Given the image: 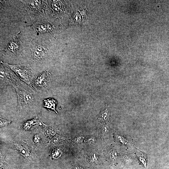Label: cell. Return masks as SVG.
<instances>
[{
	"instance_id": "277c9868",
	"label": "cell",
	"mask_w": 169,
	"mask_h": 169,
	"mask_svg": "<svg viewBox=\"0 0 169 169\" xmlns=\"http://www.w3.org/2000/svg\"><path fill=\"white\" fill-rule=\"evenodd\" d=\"M14 87L17 92L18 105L23 106L32 105L34 101V98L31 93L24 88L16 86Z\"/></svg>"
},
{
	"instance_id": "2e32d148",
	"label": "cell",
	"mask_w": 169,
	"mask_h": 169,
	"mask_svg": "<svg viewBox=\"0 0 169 169\" xmlns=\"http://www.w3.org/2000/svg\"><path fill=\"white\" fill-rule=\"evenodd\" d=\"M21 148H20V151L21 154L22 155H24V156H27V154H28V151L27 148H25L26 147L24 146H21Z\"/></svg>"
},
{
	"instance_id": "30bf717a",
	"label": "cell",
	"mask_w": 169,
	"mask_h": 169,
	"mask_svg": "<svg viewBox=\"0 0 169 169\" xmlns=\"http://www.w3.org/2000/svg\"><path fill=\"white\" fill-rule=\"evenodd\" d=\"M98 157L95 153H89L87 156V160L90 162H95L98 160Z\"/></svg>"
},
{
	"instance_id": "9a60e30c",
	"label": "cell",
	"mask_w": 169,
	"mask_h": 169,
	"mask_svg": "<svg viewBox=\"0 0 169 169\" xmlns=\"http://www.w3.org/2000/svg\"><path fill=\"white\" fill-rule=\"evenodd\" d=\"M0 127L8 125L12 123L11 121L0 118Z\"/></svg>"
},
{
	"instance_id": "ffe728a7",
	"label": "cell",
	"mask_w": 169,
	"mask_h": 169,
	"mask_svg": "<svg viewBox=\"0 0 169 169\" xmlns=\"http://www.w3.org/2000/svg\"><path fill=\"white\" fill-rule=\"evenodd\" d=\"M72 169H84L82 167L79 166H76L74 167Z\"/></svg>"
},
{
	"instance_id": "9c48e42d",
	"label": "cell",
	"mask_w": 169,
	"mask_h": 169,
	"mask_svg": "<svg viewBox=\"0 0 169 169\" xmlns=\"http://www.w3.org/2000/svg\"><path fill=\"white\" fill-rule=\"evenodd\" d=\"M39 121V119L37 118L27 121L23 124V128L25 130L30 129L32 126L38 124Z\"/></svg>"
},
{
	"instance_id": "7c38bea8",
	"label": "cell",
	"mask_w": 169,
	"mask_h": 169,
	"mask_svg": "<svg viewBox=\"0 0 169 169\" xmlns=\"http://www.w3.org/2000/svg\"><path fill=\"white\" fill-rule=\"evenodd\" d=\"M62 152L61 150L59 149L55 150L53 152L52 156L53 158L54 159L59 158L61 155Z\"/></svg>"
},
{
	"instance_id": "ac0fdd59",
	"label": "cell",
	"mask_w": 169,
	"mask_h": 169,
	"mask_svg": "<svg viewBox=\"0 0 169 169\" xmlns=\"http://www.w3.org/2000/svg\"><path fill=\"white\" fill-rule=\"evenodd\" d=\"M40 137L38 135H35L34 137V141L35 143H38L40 140Z\"/></svg>"
},
{
	"instance_id": "d6986e66",
	"label": "cell",
	"mask_w": 169,
	"mask_h": 169,
	"mask_svg": "<svg viewBox=\"0 0 169 169\" xmlns=\"http://www.w3.org/2000/svg\"><path fill=\"white\" fill-rule=\"evenodd\" d=\"M102 130V131L104 133H106L108 131V127L107 126H104Z\"/></svg>"
},
{
	"instance_id": "6da1fadb",
	"label": "cell",
	"mask_w": 169,
	"mask_h": 169,
	"mask_svg": "<svg viewBox=\"0 0 169 169\" xmlns=\"http://www.w3.org/2000/svg\"><path fill=\"white\" fill-rule=\"evenodd\" d=\"M28 13L34 15H41L46 13L49 10L47 1L20 0Z\"/></svg>"
},
{
	"instance_id": "4fadbf2b",
	"label": "cell",
	"mask_w": 169,
	"mask_h": 169,
	"mask_svg": "<svg viewBox=\"0 0 169 169\" xmlns=\"http://www.w3.org/2000/svg\"><path fill=\"white\" fill-rule=\"evenodd\" d=\"M84 139V137L82 135H79L75 137L73 141L74 143H80L82 142Z\"/></svg>"
},
{
	"instance_id": "ba28073f",
	"label": "cell",
	"mask_w": 169,
	"mask_h": 169,
	"mask_svg": "<svg viewBox=\"0 0 169 169\" xmlns=\"http://www.w3.org/2000/svg\"><path fill=\"white\" fill-rule=\"evenodd\" d=\"M43 104L44 107L48 109L54 111L57 113L55 107L57 104L56 100L53 98H48L43 100Z\"/></svg>"
},
{
	"instance_id": "52a82bcc",
	"label": "cell",
	"mask_w": 169,
	"mask_h": 169,
	"mask_svg": "<svg viewBox=\"0 0 169 169\" xmlns=\"http://www.w3.org/2000/svg\"><path fill=\"white\" fill-rule=\"evenodd\" d=\"M32 27L35 30L40 33H49L53 29L51 23L46 20L36 22L33 23Z\"/></svg>"
},
{
	"instance_id": "3957f363",
	"label": "cell",
	"mask_w": 169,
	"mask_h": 169,
	"mask_svg": "<svg viewBox=\"0 0 169 169\" xmlns=\"http://www.w3.org/2000/svg\"><path fill=\"white\" fill-rule=\"evenodd\" d=\"M51 76L48 71H43L34 78L30 85L38 90H49L51 87Z\"/></svg>"
},
{
	"instance_id": "e0dca14e",
	"label": "cell",
	"mask_w": 169,
	"mask_h": 169,
	"mask_svg": "<svg viewBox=\"0 0 169 169\" xmlns=\"http://www.w3.org/2000/svg\"><path fill=\"white\" fill-rule=\"evenodd\" d=\"M117 138L120 142L123 144H126L127 143L126 140L120 135H118Z\"/></svg>"
},
{
	"instance_id": "8fae6325",
	"label": "cell",
	"mask_w": 169,
	"mask_h": 169,
	"mask_svg": "<svg viewBox=\"0 0 169 169\" xmlns=\"http://www.w3.org/2000/svg\"><path fill=\"white\" fill-rule=\"evenodd\" d=\"M109 115V111L107 109H106L101 113L100 117V118L102 120H106L108 118Z\"/></svg>"
},
{
	"instance_id": "5bb4252c",
	"label": "cell",
	"mask_w": 169,
	"mask_h": 169,
	"mask_svg": "<svg viewBox=\"0 0 169 169\" xmlns=\"http://www.w3.org/2000/svg\"><path fill=\"white\" fill-rule=\"evenodd\" d=\"M96 141V138L93 136H90L86 138L85 140V142L86 143L91 144H94Z\"/></svg>"
},
{
	"instance_id": "5b68a950",
	"label": "cell",
	"mask_w": 169,
	"mask_h": 169,
	"mask_svg": "<svg viewBox=\"0 0 169 169\" xmlns=\"http://www.w3.org/2000/svg\"><path fill=\"white\" fill-rule=\"evenodd\" d=\"M25 46L17 36H14L10 40L3 49L6 53L12 54H19L25 49Z\"/></svg>"
},
{
	"instance_id": "8992f818",
	"label": "cell",
	"mask_w": 169,
	"mask_h": 169,
	"mask_svg": "<svg viewBox=\"0 0 169 169\" xmlns=\"http://www.w3.org/2000/svg\"><path fill=\"white\" fill-rule=\"evenodd\" d=\"M30 49L33 58L36 61L44 60L48 54L47 48L39 43H33Z\"/></svg>"
},
{
	"instance_id": "7a4b0ae2",
	"label": "cell",
	"mask_w": 169,
	"mask_h": 169,
	"mask_svg": "<svg viewBox=\"0 0 169 169\" xmlns=\"http://www.w3.org/2000/svg\"><path fill=\"white\" fill-rule=\"evenodd\" d=\"M23 81L30 85L34 79L33 71L28 64L11 65L6 64Z\"/></svg>"
}]
</instances>
